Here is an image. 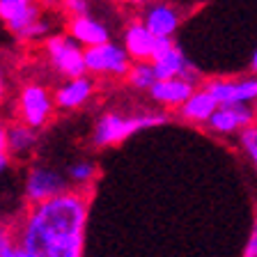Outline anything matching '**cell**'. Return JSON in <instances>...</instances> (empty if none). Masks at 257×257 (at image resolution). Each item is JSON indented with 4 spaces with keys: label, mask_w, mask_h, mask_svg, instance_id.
Returning <instances> with one entry per match:
<instances>
[{
    "label": "cell",
    "mask_w": 257,
    "mask_h": 257,
    "mask_svg": "<svg viewBox=\"0 0 257 257\" xmlns=\"http://www.w3.org/2000/svg\"><path fill=\"white\" fill-rule=\"evenodd\" d=\"M90 0H60V7L67 14V19H74V16H87L90 14Z\"/></svg>",
    "instance_id": "21"
},
{
    "label": "cell",
    "mask_w": 257,
    "mask_h": 257,
    "mask_svg": "<svg viewBox=\"0 0 257 257\" xmlns=\"http://www.w3.org/2000/svg\"><path fill=\"white\" fill-rule=\"evenodd\" d=\"M55 115V96L53 90L42 80H26L19 85L14 99V119L26 126L42 131L51 124Z\"/></svg>",
    "instance_id": "4"
},
{
    "label": "cell",
    "mask_w": 257,
    "mask_h": 257,
    "mask_svg": "<svg viewBox=\"0 0 257 257\" xmlns=\"http://www.w3.org/2000/svg\"><path fill=\"white\" fill-rule=\"evenodd\" d=\"M90 191L67 188L39 204H26L14 223L16 246L28 257H83Z\"/></svg>",
    "instance_id": "1"
},
{
    "label": "cell",
    "mask_w": 257,
    "mask_h": 257,
    "mask_svg": "<svg viewBox=\"0 0 257 257\" xmlns=\"http://www.w3.org/2000/svg\"><path fill=\"white\" fill-rule=\"evenodd\" d=\"M207 92H211L218 106H236L246 103L252 106L257 101V76H243V78H209L200 83Z\"/></svg>",
    "instance_id": "8"
},
{
    "label": "cell",
    "mask_w": 257,
    "mask_h": 257,
    "mask_svg": "<svg viewBox=\"0 0 257 257\" xmlns=\"http://www.w3.org/2000/svg\"><path fill=\"white\" fill-rule=\"evenodd\" d=\"M154 42L156 37L145 28L140 19L131 21L122 32V46L134 62H150L154 53Z\"/></svg>",
    "instance_id": "15"
},
{
    "label": "cell",
    "mask_w": 257,
    "mask_h": 257,
    "mask_svg": "<svg viewBox=\"0 0 257 257\" xmlns=\"http://www.w3.org/2000/svg\"><path fill=\"white\" fill-rule=\"evenodd\" d=\"M67 179L74 184V188H85V191H90V186L96 179V163L94 161H78V163L69 166Z\"/></svg>",
    "instance_id": "18"
},
{
    "label": "cell",
    "mask_w": 257,
    "mask_h": 257,
    "mask_svg": "<svg viewBox=\"0 0 257 257\" xmlns=\"http://www.w3.org/2000/svg\"><path fill=\"white\" fill-rule=\"evenodd\" d=\"M115 3H128V0H115Z\"/></svg>",
    "instance_id": "30"
},
{
    "label": "cell",
    "mask_w": 257,
    "mask_h": 257,
    "mask_svg": "<svg viewBox=\"0 0 257 257\" xmlns=\"http://www.w3.org/2000/svg\"><path fill=\"white\" fill-rule=\"evenodd\" d=\"M39 140V131L26 126L21 122H10V131H7V152L12 159H26L28 154L35 152Z\"/></svg>",
    "instance_id": "17"
},
{
    "label": "cell",
    "mask_w": 257,
    "mask_h": 257,
    "mask_svg": "<svg viewBox=\"0 0 257 257\" xmlns=\"http://www.w3.org/2000/svg\"><path fill=\"white\" fill-rule=\"evenodd\" d=\"M156 80V74L152 69V62H134L131 71L126 76V83L134 90H140V92H147Z\"/></svg>",
    "instance_id": "19"
},
{
    "label": "cell",
    "mask_w": 257,
    "mask_h": 257,
    "mask_svg": "<svg viewBox=\"0 0 257 257\" xmlns=\"http://www.w3.org/2000/svg\"><path fill=\"white\" fill-rule=\"evenodd\" d=\"M239 147L241 152L248 156V161L252 163V168L257 170V124L243 128L239 134Z\"/></svg>",
    "instance_id": "20"
},
{
    "label": "cell",
    "mask_w": 257,
    "mask_h": 257,
    "mask_svg": "<svg viewBox=\"0 0 257 257\" xmlns=\"http://www.w3.org/2000/svg\"><path fill=\"white\" fill-rule=\"evenodd\" d=\"M152 69H154L156 78H186L191 83H202V74L195 64L188 60V55L184 53V48L179 44H172L163 55L152 60Z\"/></svg>",
    "instance_id": "11"
},
{
    "label": "cell",
    "mask_w": 257,
    "mask_h": 257,
    "mask_svg": "<svg viewBox=\"0 0 257 257\" xmlns=\"http://www.w3.org/2000/svg\"><path fill=\"white\" fill-rule=\"evenodd\" d=\"M128 3H131V5H138V7H145L150 0H128Z\"/></svg>",
    "instance_id": "28"
},
{
    "label": "cell",
    "mask_w": 257,
    "mask_h": 257,
    "mask_svg": "<svg viewBox=\"0 0 257 257\" xmlns=\"http://www.w3.org/2000/svg\"><path fill=\"white\" fill-rule=\"evenodd\" d=\"M250 71L257 76V46H255V51H252V58H250Z\"/></svg>",
    "instance_id": "27"
},
{
    "label": "cell",
    "mask_w": 257,
    "mask_h": 257,
    "mask_svg": "<svg viewBox=\"0 0 257 257\" xmlns=\"http://www.w3.org/2000/svg\"><path fill=\"white\" fill-rule=\"evenodd\" d=\"M131 67H134V60L128 58L122 44H115L112 39L99 46L85 48V69L94 78L126 80Z\"/></svg>",
    "instance_id": "6"
},
{
    "label": "cell",
    "mask_w": 257,
    "mask_h": 257,
    "mask_svg": "<svg viewBox=\"0 0 257 257\" xmlns=\"http://www.w3.org/2000/svg\"><path fill=\"white\" fill-rule=\"evenodd\" d=\"M140 21L145 23V28L154 37L175 39L177 30L182 26V12H179L177 5H172L170 0H150L143 7Z\"/></svg>",
    "instance_id": "9"
},
{
    "label": "cell",
    "mask_w": 257,
    "mask_h": 257,
    "mask_svg": "<svg viewBox=\"0 0 257 257\" xmlns=\"http://www.w3.org/2000/svg\"><path fill=\"white\" fill-rule=\"evenodd\" d=\"M10 163H12V156H10V152H0V175L10 168Z\"/></svg>",
    "instance_id": "25"
},
{
    "label": "cell",
    "mask_w": 257,
    "mask_h": 257,
    "mask_svg": "<svg viewBox=\"0 0 257 257\" xmlns=\"http://www.w3.org/2000/svg\"><path fill=\"white\" fill-rule=\"evenodd\" d=\"M195 87L198 85L186 78H156L154 85L147 90V94L159 108L177 110L195 92Z\"/></svg>",
    "instance_id": "13"
},
{
    "label": "cell",
    "mask_w": 257,
    "mask_h": 257,
    "mask_svg": "<svg viewBox=\"0 0 257 257\" xmlns=\"http://www.w3.org/2000/svg\"><path fill=\"white\" fill-rule=\"evenodd\" d=\"M216 108H218V101L211 96V92H207L200 85V87H195V92L188 96L182 106L177 108V115H179L184 122L207 124L209 117L216 112Z\"/></svg>",
    "instance_id": "16"
},
{
    "label": "cell",
    "mask_w": 257,
    "mask_h": 257,
    "mask_svg": "<svg viewBox=\"0 0 257 257\" xmlns=\"http://www.w3.org/2000/svg\"><path fill=\"white\" fill-rule=\"evenodd\" d=\"M252 110H255V124H257V101L252 103Z\"/></svg>",
    "instance_id": "29"
},
{
    "label": "cell",
    "mask_w": 257,
    "mask_h": 257,
    "mask_svg": "<svg viewBox=\"0 0 257 257\" xmlns=\"http://www.w3.org/2000/svg\"><path fill=\"white\" fill-rule=\"evenodd\" d=\"M7 94H10V83H7V74L3 69V64H0V108L5 106Z\"/></svg>",
    "instance_id": "23"
},
{
    "label": "cell",
    "mask_w": 257,
    "mask_h": 257,
    "mask_svg": "<svg viewBox=\"0 0 257 257\" xmlns=\"http://www.w3.org/2000/svg\"><path fill=\"white\" fill-rule=\"evenodd\" d=\"M96 92V78L90 74L76 76V78H64L53 90L55 108L62 112H74L78 108L87 106Z\"/></svg>",
    "instance_id": "10"
},
{
    "label": "cell",
    "mask_w": 257,
    "mask_h": 257,
    "mask_svg": "<svg viewBox=\"0 0 257 257\" xmlns=\"http://www.w3.org/2000/svg\"><path fill=\"white\" fill-rule=\"evenodd\" d=\"M69 179L62 172L53 170V168H44V166H32L26 175L23 182V198L26 204H39L46 200L55 198L60 193L67 191Z\"/></svg>",
    "instance_id": "7"
},
{
    "label": "cell",
    "mask_w": 257,
    "mask_h": 257,
    "mask_svg": "<svg viewBox=\"0 0 257 257\" xmlns=\"http://www.w3.org/2000/svg\"><path fill=\"white\" fill-rule=\"evenodd\" d=\"M243 257H257V220L252 223V230L248 234L246 246H243Z\"/></svg>",
    "instance_id": "22"
},
{
    "label": "cell",
    "mask_w": 257,
    "mask_h": 257,
    "mask_svg": "<svg viewBox=\"0 0 257 257\" xmlns=\"http://www.w3.org/2000/svg\"><path fill=\"white\" fill-rule=\"evenodd\" d=\"M255 124V110L246 103L236 106H218L204 126L216 136H239L243 128Z\"/></svg>",
    "instance_id": "12"
},
{
    "label": "cell",
    "mask_w": 257,
    "mask_h": 257,
    "mask_svg": "<svg viewBox=\"0 0 257 257\" xmlns=\"http://www.w3.org/2000/svg\"><path fill=\"white\" fill-rule=\"evenodd\" d=\"M7 131H10V124L0 119V152H7Z\"/></svg>",
    "instance_id": "24"
},
{
    "label": "cell",
    "mask_w": 257,
    "mask_h": 257,
    "mask_svg": "<svg viewBox=\"0 0 257 257\" xmlns=\"http://www.w3.org/2000/svg\"><path fill=\"white\" fill-rule=\"evenodd\" d=\"M42 51L48 69L58 74L62 80L87 74L85 48L80 46L74 37H69L67 32H51L42 42Z\"/></svg>",
    "instance_id": "5"
},
{
    "label": "cell",
    "mask_w": 257,
    "mask_h": 257,
    "mask_svg": "<svg viewBox=\"0 0 257 257\" xmlns=\"http://www.w3.org/2000/svg\"><path fill=\"white\" fill-rule=\"evenodd\" d=\"M0 23L19 42H44L51 35L42 0H0Z\"/></svg>",
    "instance_id": "3"
},
{
    "label": "cell",
    "mask_w": 257,
    "mask_h": 257,
    "mask_svg": "<svg viewBox=\"0 0 257 257\" xmlns=\"http://www.w3.org/2000/svg\"><path fill=\"white\" fill-rule=\"evenodd\" d=\"M64 32L69 37H74L83 48H92V46H99V44L110 42V30L106 28V23H101L92 14L67 19V30Z\"/></svg>",
    "instance_id": "14"
},
{
    "label": "cell",
    "mask_w": 257,
    "mask_h": 257,
    "mask_svg": "<svg viewBox=\"0 0 257 257\" xmlns=\"http://www.w3.org/2000/svg\"><path fill=\"white\" fill-rule=\"evenodd\" d=\"M0 257H28V255H26V252H23L19 246H14V248H10L5 255H0Z\"/></svg>",
    "instance_id": "26"
},
{
    "label": "cell",
    "mask_w": 257,
    "mask_h": 257,
    "mask_svg": "<svg viewBox=\"0 0 257 257\" xmlns=\"http://www.w3.org/2000/svg\"><path fill=\"white\" fill-rule=\"evenodd\" d=\"M170 122L166 112L152 110V112H136V115H122V112H103L96 119L94 128H92V145L96 150H106V147H115L122 145L124 140L134 138V136L143 134L147 128H156Z\"/></svg>",
    "instance_id": "2"
}]
</instances>
